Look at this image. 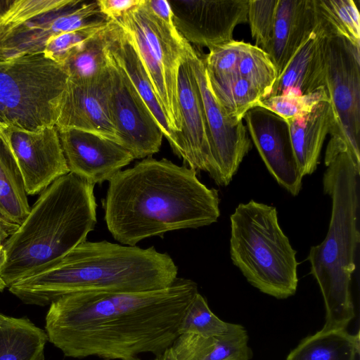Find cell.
<instances>
[{
    "label": "cell",
    "instance_id": "1",
    "mask_svg": "<svg viewBox=\"0 0 360 360\" xmlns=\"http://www.w3.org/2000/svg\"><path fill=\"white\" fill-rule=\"evenodd\" d=\"M198 292L193 281L177 278L158 290L68 294L50 304L48 340L71 358L141 360L143 353L162 358Z\"/></svg>",
    "mask_w": 360,
    "mask_h": 360
},
{
    "label": "cell",
    "instance_id": "2",
    "mask_svg": "<svg viewBox=\"0 0 360 360\" xmlns=\"http://www.w3.org/2000/svg\"><path fill=\"white\" fill-rule=\"evenodd\" d=\"M219 201L218 190L203 184L195 169L148 157L108 181L102 206L115 240L135 246L169 231L217 222Z\"/></svg>",
    "mask_w": 360,
    "mask_h": 360
},
{
    "label": "cell",
    "instance_id": "3",
    "mask_svg": "<svg viewBox=\"0 0 360 360\" xmlns=\"http://www.w3.org/2000/svg\"><path fill=\"white\" fill-rule=\"evenodd\" d=\"M167 252L108 242L85 240L51 267L20 280L11 293L27 304L50 305L79 292H141L164 289L178 278Z\"/></svg>",
    "mask_w": 360,
    "mask_h": 360
},
{
    "label": "cell",
    "instance_id": "4",
    "mask_svg": "<svg viewBox=\"0 0 360 360\" xmlns=\"http://www.w3.org/2000/svg\"><path fill=\"white\" fill-rule=\"evenodd\" d=\"M94 185L69 172L44 190L8 238L0 278L10 287L57 263L86 240L96 224Z\"/></svg>",
    "mask_w": 360,
    "mask_h": 360
},
{
    "label": "cell",
    "instance_id": "5",
    "mask_svg": "<svg viewBox=\"0 0 360 360\" xmlns=\"http://www.w3.org/2000/svg\"><path fill=\"white\" fill-rule=\"evenodd\" d=\"M324 163L323 188L332 201L330 219L326 236L310 248L307 259L323 297L322 330H342L355 316L351 283L360 242V168L346 150L330 143Z\"/></svg>",
    "mask_w": 360,
    "mask_h": 360
},
{
    "label": "cell",
    "instance_id": "6",
    "mask_svg": "<svg viewBox=\"0 0 360 360\" xmlns=\"http://www.w3.org/2000/svg\"><path fill=\"white\" fill-rule=\"evenodd\" d=\"M230 255L250 284L277 299L295 295L296 251L281 228L276 208L253 200L230 217Z\"/></svg>",
    "mask_w": 360,
    "mask_h": 360
},
{
    "label": "cell",
    "instance_id": "7",
    "mask_svg": "<svg viewBox=\"0 0 360 360\" xmlns=\"http://www.w3.org/2000/svg\"><path fill=\"white\" fill-rule=\"evenodd\" d=\"M68 80L43 53L0 60V126L32 132L55 126Z\"/></svg>",
    "mask_w": 360,
    "mask_h": 360
},
{
    "label": "cell",
    "instance_id": "8",
    "mask_svg": "<svg viewBox=\"0 0 360 360\" xmlns=\"http://www.w3.org/2000/svg\"><path fill=\"white\" fill-rule=\"evenodd\" d=\"M113 21L129 35L179 141L178 77L189 43L174 24L153 13L144 0Z\"/></svg>",
    "mask_w": 360,
    "mask_h": 360
},
{
    "label": "cell",
    "instance_id": "9",
    "mask_svg": "<svg viewBox=\"0 0 360 360\" xmlns=\"http://www.w3.org/2000/svg\"><path fill=\"white\" fill-rule=\"evenodd\" d=\"M103 20L97 1L14 0L0 18V60L43 53L53 36Z\"/></svg>",
    "mask_w": 360,
    "mask_h": 360
},
{
    "label": "cell",
    "instance_id": "10",
    "mask_svg": "<svg viewBox=\"0 0 360 360\" xmlns=\"http://www.w3.org/2000/svg\"><path fill=\"white\" fill-rule=\"evenodd\" d=\"M325 87L334 117L330 141L343 146L360 168V49L347 39L324 40Z\"/></svg>",
    "mask_w": 360,
    "mask_h": 360
},
{
    "label": "cell",
    "instance_id": "11",
    "mask_svg": "<svg viewBox=\"0 0 360 360\" xmlns=\"http://www.w3.org/2000/svg\"><path fill=\"white\" fill-rule=\"evenodd\" d=\"M187 60L196 81L208 131L212 165L210 176L227 186L252 148L243 121L231 118L217 101L208 84L202 55L188 44Z\"/></svg>",
    "mask_w": 360,
    "mask_h": 360
},
{
    "label": "cell",
    "instance_id": "12",
    "mask_svg": "<svg viewBox=\"0 0 360 360\" xmlns=\"http://www.w3.org/2000/svg\"><path fill=\"white\" fill-rule=\"evenodd\" d=\"M108 60V106L120 145L134 159L151 157L160 150L163 133L124 72Z\"/></svg>",
    "mask_w": 360,
    "mask_h": 360
},
{
    "label": "cell",
    "instance_id": "13",
    "mask_svg": "<svg viewBox=\"0 0 360 360\" xmlns=\"http://www.w3.org/2000/svg\"><path fill=\"white\" fill-rule=\"evenodd\" d=\"M173 22L190 44L209 49L232 41L248 22V0H170Z\"/></svg>",
    "mask_w": 360,
    "mask_h": 360
},
{
    "label": "cell",
    "instance_id": "14",
    "mask_svg": "<svg viewBox=\"0 0 360 360\" xmlns=\"http://www.w3.org/2000/svg\"><path fill=\"white\" fill-rule=\"evenodd\" d=\"M2 136L16 160L27 195L41 193L70 172L56 126L37 132L4 128Z\"/></svg>",
    "mask_w": 360,
    "mask_h": 360
},
{
    "label": "cell",
    "instance_id": "15",
    "mask_svg": "<svg viewBox=\"0 0 360 360\" xmlns=\"http://www.w3.org/2000/svg\"><path fill=\"white\" fill-rule=\"evenodd\" d=\"M243 119L269 173L288 193L297 195L303 176L296 162L287 121L261 106L249 110Z\"/></svg>",
    "mask_w": 360,
    "mask_h": 360
},
{
    "label": "cell",
    "instance_id": "16",
    "mask_svg": "<svg viewBox=\"0 0 360 360\" xmlns=\"http://www.w3.org/2000/svg\"><path fill=\"white\" fill-rule=\"evenodd\" d=\"M109 84L108 66L91 81L68 79L55 125L58 131L82 130L120 144L109 110Z\"/></svg>",
    "mask_w": 360,
    "mask_h": 360
},
{
    "label": "cell",
    "instance_id": "17",
    "mask_svg": "<svg viewBox=\"0 0 360 360\" xmlns=\"http://www.w3.org/2000/svg\"><path fill=\"white\" fill-rule=\"evenodd\" d=\"M70 172L95 185L109 181L134 160L120 144L77 129L58 131Z\"/></svg>",
    "mask_w": 360,
    "mask_h": 360
},
{
    "label": "cell",
    "instance_id": "18",
    "mask_svg": "<svg viewBox=\"0 0 360 360\" xmlns=\"http://www.w3.org/2000/svg\"><path fill=\"white\" fill-rule=\"evenodd\" d=\"M178 102L181 122L178 157L183 159L185 165L210 174L212 159L208 131L199 89L187 53L179 71Z\"/></svg>",
    "mask_w": 360,
    "mask_h": 360
},
{
    "label": "cell",
    "instance_id": "19",
    "mask_svg": "<svg viewBox=\"0 0 360 360\" xmlns=\"http://www.w3.org/2000/svg\"><path fill=\"white\" fill-rule=\"evenodd\" d=\"M105 52L107 57L113 61L129 79L158 122L173 153L177 155L178 136L170 126L144 65L129 35L115 21Z\"/></svg>",
    "mask_w": 360,
    "mask_h": 360
},
{
    "label": "cell",
    "instance_id": "20",
    "mask_svg": "<svg viewBox=\"0 0 360 360\" xmlns=\"http://www.w3.org/2000/svg\"><path fill=\"white\" fill-rule=\"evenodd\" d=\"M315 25L313 0H278L273 37L268 52L278 77L313 33Z\"/></svg>",
    "mask_w": 360,
    "mask_h": 360
},
{
    "label": "cell",
    "instance_id": "21",
    "mask_svg": "<svg viewBox=\"0 0 360 360\" xmlns=\"http://www.w3.org/2000/svg\"><path fill=\"white\" fill-rule=\"evenodd\" d=\"M296 162L304 177L316 171L325 139L334 126L330 101L317 103L310 112L286 120Z\"/></svg>",
    "mask_w": 360,
    "mask_h": 360
},
{
    "label": "cell",
    "instance_id": "22",
    "mask_svg": "<svg viewBox=\"0 0 360 360\" xmlns=\"http://www.w3.org/2000/svg\"><path fill=\"white\" fill-rule=\"evenodd\" d=\"M325 38L322 32L314 30L278 77L270 96L302 95L325 86Z\"/></svg>",
    "mask_w": 360,
    "mask_h": 360
},
{
    "label": "cell",
    "instance_id": "23",
    "mask_svg": "<svg viewBox=\"0 0 360 360\" xmlns=\"http://www.w3.org/2000/svg\"><path fill=\"white\" fill-rule=\"evenodd\" d=\"M359 340V332L321 329L302 339L285 360H357Z\"/></svg>",
    "mask_w": 360,
    "mask_h": 360
},
{
    "label": "cell",
    "instance_id": "24",
    "mask_svg": "<svg viewBox=\"0 0 360 360\" xmlns=\"http://www.w3.org/2000/svg\"><path fill=\"white\" fill-rule=\"evenodd\" d=\"M48 335L27 317L0 326V360H44Z\"/></svg>",
    "mask_w": 360,
    "mask_h": 360
},
{
    "label": "cell",
    "instance_id": "25",
    "mask_svg": "<svg viewBox=\"0 0 360 360\" xmlns=\"http://www.w3.org/2000/svg\"><path fill=\"white\" fill-rule=\"evenodd\" d=\"M27 195L14 155L0 134V214L20 225L31 209Z\"/></svg>",
    "mask_w": 360,
    "mask_h": 360
},
{
    "label": "cell",
    "instance_id": "26",
    "mask_svg": "<svg viewBox=\"0 0 360 360\" xmlns=\"http://www.w3.org/2000/svg\"><path fill=\"white\" fill-rule=\"evenodd\" d=\"M315 30L338 37L360 49V15L353 0H313Z\"/></svg>",
    "mask_w": 360,
    "mask_h": 360
},
{
    "label": "cell",
    "instance_id": "27",
    "mask_svg": "<svg viewBox=\"0 0 360 360\" xmlns=\"http://www.w3.org/2000/svg\"><path fill=\"white\" fill-rule=\"evenodd\" d=\"M113 25L114 21L111 20L102 30L72 52L62 65L68 75V79L91 81L107 70L108 60L105 50Z\"/></svg>",
    "mask_w": 360,
    "mask_h": 360
},
{
    "label": "cell",
    "instance_id": "28",
    "mask_svg": "<svg viewBox=\"0 0 360 360\" xmlns=\"http://www.w3.org/2000/svg\"><path fill=\"white\" fill-rule=\"evenodd\" d=\"M207 78L217 101L231 118L238 121H243L247 112L262 99L257 88L239 75L226 79Z\"/></svg>",
    "mask_w": 360,
    "mask_h": 360
},
{
    "label": "cell",
    "instance_id": "29",
    "mask_svg": "<svg viewBox=\"0 0 360 360\" xmlns=\"http://www.w3.org/2000/svg\"><path fill=\"white\" fill-rule=\"evenodd\" d=\"M238 72L240 77L245 79L257 88L262 99L270 96L278 74L266 52L255 45L245 42L239 60Z\"/></svg>",
    "mask_w": 360,
    "mask_h": 360
},
{
    "label": "cell",
    "instance_id": "30",
    "mask_svg": "<svg viewBox=\"0 0 360 360\" xmlns=\"http://www.w3.org/2000/svg\"><path fill=\"white\" fill-rule=\"evenodd\" d=\"M229 325L211 311L206 300L198 292L182 319L179 333L214 337L225 333Z\"/></svg>",
    "mask_w": 360,
    "mask_h": 360
},
{
    "label": "cell",
    "instance_id": "31",
    "mask_svg": "<svg viewBox=\"0 0 360 360\" xmlns=\"http://www.w3.org/2000/svg\"><path fill=\"white\" fill-rule=\"evenodd\" d=\"M321 101H330L325 86L302 95L286 94L271 96L260 101L257 106L265 108L288 120L310 112L314 105Z\"/></svg>",
    "mask_w": 360,
    "mask_h": 360
},
{
    "label": "cell",
    "instance_id": "32",
    "mask_svg": "<svg viewBox=\"0 0 360 360\" xmlns=\"http://www.w3.org/2000/svg\"><path fill=\"white\" fill-rule=\"evenodd\" d=\"M245 41H232L212 48L202 56L207 76L210 78L226 79L238 76V63Z\"/></svg>",
    "mask_w": 360,
    "mask_h": 360
},
{
    "label": "cell",
    "instance_id": "33",
    "mask_svg": "<svg viewBox=\"0 0 360 360\" xmlns=\"http://www.w3.org/2000/svg\"><path fill=\"white\" fill-rule=\"evenodd\" d=\"M278 0H248V22L255 46L268 53L272 41Z\"/></svg>",
    "mask_w": 360,
    "mask_h": 360
},
{
    "label": "cell",
    "instance_id": "34",
    "mask_svg": "<svg viewBox=\"0 0 360 360\" xmlns=\"http://www.w3.org/2000/svg\"><path fill=\"white\" fill-rule=\"evenodd\" d=\"M110 20L106 19L78 30L53 36L46 44L44 56L63 65L78 46L102 30Z\"/></svg>",
    "mask_w": 360,
    "mask_h": 360
},
{
    "label": "cell",
    "instance_id": "35",
    "mask_svg": "<svg viewBox=\"0 0 360 360\" xmlns=\"http://www.w3.org/2000/svg\"><path fill=\"white\" fill-rule=\"evenodd\" d=\"M141 0H97L102 15L116 20L124 13L140 4Z\"/></svg>",
    "mask_w": 360,
    "mask_h": 360
},
{
    "label": "cell",
    "instance_id": "36",
    "mask_svg": "<svg viewBox=\"0 0 360 360\" xmlns=\"http://www.w3.org/2000/svg\"><path fill=\"white\" fill-rule=\"evenodd\" d=\"M146 6L160 19L169 24H174L173 14L168 1L144 0Z\"/></svg>",
    "mask_w": 360,
    "mask_h": 360
},
{
    "label": "cell",
    "instance_id": "37",
    "mask_svg": "<svg viewBox=\"0 0 360 360\" xmlns=\"http://www.w3.org/2000/svg\"><path fill=\"white\" fill-rule=\"evenodd\" d=\"M18 227V224L8 220L0 214V255L5 243ZM6 288V285L0 278V292L4 291Z\"/></svg>",
    "mask_w": 360,
    "mask_h": 360
},
{
    "label": "cell",
    "instance_id": "38",
    "mask_svg": "<svg viewBox=\"0 0 360 360\" xmlns=\"http://www.w3.org/2000/svg\"><path fill=\"white\" fill-rule=\"evenodd\" d=\"M14 0H0V18L6 13Z\"/></svg>",
    "mask_w": 360,
    "mask_h": 360
},
{
    "label": "cell",
    "instance_id": "39",
    "mask_svg": "<svg viewBox=\"0 0 360 360\" xmlns=\"http://www.w3.org/2000/svg\"><path fill=\"white\" fill-rule=\"evenodd\" d=\"M10 316H5L0 313V326L6 322Z\"/></svg>",
    "mask_w": 360,
    "mask_h": 360
},
{
    "label": "cell",
    "instance_id": "40",
    "mask_svg": "<svg viewBox=\"0 0 360 360\" xmlns=\"http://www.w3.org/2000/svg\"><path fill=\"white\" fill-rule=\"evenodd\" d=\"M3 129H4V128H3V127H1L0 126V134H2V130H3Z\"/></svg>",
    "mask_w": 360,
    "mask_h": 360
},
{
    "label": "cell",
    "instance_id": "41",
    "mask_svg": "<svg viewBox=\"0 0 360 360\" xmlns=\"http://www.w3.org/2000/svg\"><path fill=\"white\" fill-rule=\"evenodd\" d=\"M155 360H166V359H165L163 358H157Z\"/></svg>",
    "mask_w": 360,
    "mask_h": 360
}]
</instances>
